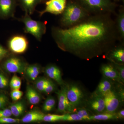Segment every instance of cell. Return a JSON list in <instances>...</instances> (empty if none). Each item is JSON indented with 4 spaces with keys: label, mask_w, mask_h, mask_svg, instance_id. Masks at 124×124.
Instances as JSON below:
<instances>
[{
    "label": "cell",
    "mask_w": 124,
    "mask_h": 124,
    "mask_svg": "<svg viewBox=\"0 0 124 124\" xmlns=\"http://www.w3.org/2000/svg\"><path fill=\"white\" fill-rule=\"evenodd\" d=\"M53 32L62 50L86 59L103 53L116 38L115 23L104 14L82 20L67 29L54 28Z\"/></svg>",
    "instance_id": "1"
},
{
    "label": "cell",
    "mask_w": 124,
    "mask_h": 124,
    "mask_svg": "<svg viewBox=\"0 0 124 124\" xmlns=\"http://www.w3.org/2000/svg\"><path fill=\"white\" fill-rule=\"evenodd\" d=\"M61 19V23L65 26H72L81 22L88 15V11L82 6L70 2L66 5Z\"/></svg>",
    "instance_id": "2"
},
{
    "label": "cell",
    "mask_w": 124,
    "mask_h": 124,
    "mask_svg": "<svg viewBox=\"0 0 124 124\" xmlns=\"http://www.w3.org/2000/svg\"><path fill=\"white\" fill-rule=\"evenodd\" d=\"M66 86L67 97L75 112L77 108L85 105L87 99L84 91L79 85L73 83Z\"/></svg>",
    "instance_id": "3"
},
{
    "label": "cell",
    "mask_w": 124,
    "mask_h": 124,
    "mask_svg": "<svg viewBox=\"0 0 124 124\" xmlns=\"http://www.w3.org/2000/svg\"><path fill=\"white\" fill-rule=\"evenodd\" d=\"M20 20L24 24L25 32L30 33L39 40L41 39L46 32V26L44 23L33 20L26 13Z\"/></svg>",
    "instance_id": "4"
},
{
    "label": "cell",
    "mask_w": 124,
    "mask_h": 124,
    "mask_svg": "<svg viewBox=\"0 0 124 124\" xmlns=\"http://www.w3.org/2000/svg\"><path fill=\"white\" fill-rule=\"evenodd\" d=\"M82 6L87 11L97 13L112 12L115 5L110 0H79Z\"/></svg>",
    "instance_id": "5"
},
{
    "label": "cell",
    "mask_w": 124,
    "mask_h": 124,
    "mask_svg": "<svg viewBox=\"0 0 124 124\" xmlns=\"http://www.w3.org/2000/svg\"><path fill=\"white\" fill-rule=\"evenodd\" d=\"M103 98L106 107L105 112L115 113L119 109L121 106L124 104L114 87L104 94Z\"/></svg>",
    "instance_id": "6"
},
{
    "label": "cell",
    "mask_w": 124,
    "mask_h": 124,
    "mask_svg": "<svg viewBox=\"0 0 124 124\" xmlns=\"http://www.w3.org/2000/svg\"><path fill=\"white\" fill-rule=\"evenodd\" d=\"M85 105L90 111L97 114L106 112L105 102L103 96L93 93Z\"/></svg>",
    "instance_id": "7"
},
{
    "label": "cell",
    "mask_w": 124,
    "mask_h": 124,
    "mask_svg": "<svg viewBox=\"0 0 124 124\" xmlns=\"http://www.w3.org/2000/svg\"><path fill=\"white\" fill-rule=\"evenodd\" d=\"M5 70L10 73H17L20 74L25 73L27 66L25 62L20 58L12 57L8 58L4 63Z\"/></svg>",
    "instance_id": "8"
},
{
    "label": "cell",
    "mask_w": 124,
    "mask_h": 124,
    "mask_svg": "<svg viewBox=\"0 0 124 124\" xmlns=\"http://www.w3.org/2000/svg\"><path fill=\"white\" fill-rule=\"evenodd\" d=\"M66 90V85L64 84L57 92L58 101V111L63 113H73L74 110L67 97Z\"/></svg>",
    "instance_id": "9"
},
{
    "label": "cell",
    "mask_w": 124,
    "mask_h": 124,
    "mask_svg": "<svg viewBox=\"0 0 124 124\" xmlns=\"http://www.w3.org/2000/svg\"><path fill=\"white\" fill-rule=\"evenodd\" d=\"M67 0H48L46 2L44 9L40 11V16L46 13H50L57 15L62 13L66 5Z\"/></svg>",
    "instance_id": "10"
},
{
    "label": "cell",
    "mask_w": 124,
    "mask_h": 124,
    "mask_svg": "<svg viewBox=\"0 0 124 124\" xmlns=\"http://www.w3.org/2000/svg\"><path fill=\"white\" fill-rule=\"evenodd\" d=\"M28 41L25 37L16 35L11 37L8 42L10 50L14 53L22 54L27 50Z\"/></svg>",
    "instance_id": "11"
},
{
    "label": "cell",
    "mask_w": 124,
    "mask_h": 124,
    "mask_svg": "<svg viewBox=\"0 0 124 124\" xmlns=\"http://www.w3.org/2000/svg\"><path fill=\"white\" fill-rule=\"evenodd\" d=\"M16 4V0H0V15L5 18L13 17Z\"/></svg>",
    "instance_id": "12"
},
{
    "label": "cell",
    "mask_w": 124,
    "mask_h": 124,
    "mask_svg": "<svg viewBox=\"0 0 124 124\" xmlns=\"http://www.w3.org/2000/svg\"><path fill=\"white\" fill-rule=\"evenodd\" d=\"M101 71L104 77L111 80L113 82L121 84L119 73L113 64L102 65L101 67Z\"/></svg>",
    "instance_id": "13"
},
{
    "label": "cell",
    "mask_w": 124,
    "mask_h": 124,
    "mask_svg": "<svg viewBox=\"0 0 124 124\" xmlns=\"http://www.w3.org/2000/svg\"><path fill=\"white\" fill-rule=\"evenodd\" d=\"M45 73L49 78L54 80L60 85H64L62 79V72L59 68L54 65H50L45 68Z\"/></svg>",
    "instance_id": "14"
},
{
    "label": "cell",
    "mask_w": 124,
    "mask_h": 124,
    "mask_svg": "<svg viewBox=\"0 0 124 124\" xmlns=\"http://www.w3.org/2000/svg\"><path fill=\"white\" fill-rule=\"evenodd\" d=\"M115 84L113 81L103 77L95 91L93 93L103 96L106 93L112 90Z\"/></svg>",
    "instance_id": "15"
},
{
    "label": "cell",
    "mask_w": 124,
    "mask_h": 124,
    "mask_svg": "<svg viewBox=\"0 0 124 124\" xmlns=\"http://www.w3.org/2000/svg\"><path fill=\"white\" fill-rule=\"evenodd\" d=\"M45 114L38 110L34 109L30 111L21 119L23 123H29L41 121Z\"/></svg>",
    "instance_id": "16"
},
{
    "label": "cell",
    "mask_w": 124,
    "mask_h": 124,
    "mask_svg": "<svg viewBox=\"0 0 124 124\" xmlns=\"http://www.w3.org/2000/svg\"><path fill=\"white\" fill-rule=\"evenodd\" d=\"M108 59L113 63L124 64V49L122 47H118L112 50L108 54Z\"/></svg>",
    "instance_id": "17"
},
{
    "label": "cell",
    "mask_w": 124,
    "mask_h": 124,
    "mask_svg": "<svg viewBox=\"0 0 124 124\" xmlns=\"http://www.w3.org/2000/svg\"><path fill=\"white\" fill-rule=\"evenodd\" d=\"M20 7L25 13L29 15L35 11L36 6L40 3V0H18Z\"/></svg>",
    "instance_id": "18"
},
{
    "label": "cell",
    "mask_w": 124,
    "mask_h": 124,
    "mask_svg": "<svg viewBox=\"0 0 124 124\" xmlns=\"http://www.w3.org/2000/svg\"><path fill=\"white\" fill-rule=\"evenodd\" d=\"M26 97L29 103L32 105H36L40 101L39 94L35 89L30 85L27 86Z\"/></svg>",
    "instance_id": "19"
},
{
    "label": "cell",
    "mask_w": 124,
    "mask_h": 124,
    "mask_svg": "<svg viewBox=\"0 0 124 124\" xmlns=\"http://www.w3.org/2000/svg\"><path fill=\"white\" fill-rule=\"evenodd\" d=\"M12 115L16 117L23 115L25 110V105L23 101H20L11 104L9 106Z\"/></svg>",
    "instance_id": "20"
},
{
    "label": "cell",
    "mask_w": 124,
    "mask_h": 124,
    "mask_svg": "<svg viewBox=\"0 0 124 124\" xmlns=\"http://www.w3.org/2000/svg\"><path fill=\"white\" fill-rule=\"evenodd\" d=\"M111 120H118L116 113L104 112L91 115L90 116V121H108Z\"/></svg>",
    "instance_id": "21"
},
{
    "label": "cell",
    "mask_w": 124,
    "mask_h": 124,
    "mask_svg": "<svg viewBox=\"0 0 124 124\" xmlns=\"http://www.w3.org/2000/svg\"><path fill=\"white\" fill-rule=\"evenodd\" d=\"M40 72V68L37 64H31L27 66L25 73L28 77L32 81L36 79Z\"/></svg>",
    "instance_id": "22"
},
{
    "label": "cell",
    "mask_w": 124,
    "mask_h": 124,
    "mask_svg": "<svg viewBox=\"0 0 124 124\" xmlns=\"http://www.w3.org/2000/svg\"><path fill=\"white\" fill-rule=\"evenodd\" d=\"M56 101L54 98L49 96L45 101L42 106V110L45 113L50 112L53 110L55 107Z\"/></svg>",
    "instance_id": "23"
},
{
    "label": "cell",
    "mask_w": 124,
    "mask_h": 124,
    "mask_svg": "<svg viewBox=\"0 0 124 124\" xmlns=\"http://www.w3.org/2000/svg\"><path fill=\"white\" fill-rule=\"evenodd\" d=\"M76 113H77L83 121L90 120V116L91 115L90 113V111L88 108L84 107H81L77 108L75 111Z\"/></svg>",
    "instance_id": "24"
},
{
    "label": "cell",
    "mask_w": 124,
    "mask_h": 124,
    "mask_svg": "<svg viewBox=\"0 0 124 124\" xmlns=\"http://www.w3.org/2000/svg\"><path fill=\"white\" fill-rule=\"evenodd\" d=\"M117 27L120 35L122 38L124 37V13L121 11L117 19Z\"/></svg>",
    "instance_id": "25"
},
{
    "label": "cell",
    "mask_w": 124,
    "mask_h": 124,
    "mask_svg": "<svg viewBox=\"0 0 124 124\" xmlns=\"http://www.w3.org/2000/svg\"><path fill=\"white\" fill-rule=\"evenodd\" d=\"M35 87L36 89L40 92H44L45 88L47 84L48 79L44 77H41L35 80Z\"/></svg>",
    "instance_id": "26"
},
{
    "label": "cell",
    "mask_w": 124,
    "mask_h": 124,
    "mask_svg": "<svg viewBox=\"0 0 124 124\" xmlns=\"http://www.w3.org/2000/svg\"><path fill=\"white\" fill-rule=\"evenodd\" d=\"M63 115H54V114H48L45 115L43 117V121L46 122H54L62 121Z\"/></svg>",
    "instance_id": "27"
},
{
    "label": "cell",
    "mask_w": 124,
    "mask_h": 124,
    "mask_svg": "<svg viewBox=\"0 0 124 124\" xmlns=\"http://www.w3.org/2000/svg\"><path fill=\"white\" fill-rule=\"evenodd\" d=\"M22 85V81L20 78L16 75H14L11 78L9 85L12 90H19Z\"/></svg>",
    "instance_id": "28"
},
{
    "label": "cell",
    "mask_w": 124,
    "mask_h": 124,
    "mask_svg": "<svg viewBox=\"0 0 124 124\" xmlns=\"http://www.w3.org/2000/svg\"><path fill=\"white\" fill-rule=\"evenodd\" d=\"M62 121H82V120L77 113H66L63 115Z\"/></svg>",
    "instance_id": "29"
},
{
    "label": "cell",
    "mask_w": 124,
    "mask_h": 124,
    "mask_svg": "<svg viewBox=\"0 0 124 124\" xmlns=\"http://www.w3.org/2000/svg\"><path fill=\"white\" fill-rule=\"evenodd\" d=\"M56 86L54 83L51 80L48 79L47 84L43 93L45 94L49 95L54 92L56 90Z\"/></svg>",
    "instance_id": "30"
},
{
    "label": "cell",
    "mask_w": 124,
    "mask_h": 124,
    "mask_svg": "<svg viewBox=\"0 0 124 124\" xmlns=\"http://www.w3.org/2000/svg\"><path fill=\"white\" fill-rule=\"evenodd\" d=\"M114 66L116 69L119 76L121 83L122 85L124 83V64H119L113 63Z\"/></svg>",
    "instance_id": "31"
},
{
    "label": "cell",
    "mask_w": 124,
    "mask_h": 124,
    "mask_svg": "<svg viewBox=\"0 0 124 124\" xmlns=\"http://www.w3.org/2000/svg\"><path fill=\"white\" fill-rule=\"evenodd\" d=\"M23 93L19 90H12L10 93V96L12 100L14 101H18L22 97Z\"/></svg>",
    "instance_id": "32"
},
{
    "label": "cell",
    "mask_w": 124,
    "mask_h": 124,
    "mask_svg": "<svg viewBox=\"0 0 124 124\" xmlns=\"http://www.w3.org/2000/svg\"><path fill=\"white\" fill-rule=\"evenodd\" d=\"M8 80L2 73H0V89L6 88L8 86Z\"/></svg>",
    "instance_id": "33"
},
{
    "label": "cell",
    "mask_w": 124,
    "mask_h": 124,
    "mask_svg": "<svg viewBox=\"0 0 124 124\" xmlns=\"http://www.w3.org/2000/svg\"><path fill=\"white\" fill-rule=\"evenodd\" d=\"M20 120L18 119H14L10 117L0 118V124H10L19 123Z\"/></svg>",
    "instance_id": "34"
},
{
    "label": "cell",
    "mask_w": 124,
    "mask_h": 124,
    "mask_svg": "<svg viewBox=\"0 0 124 124\" xmlns=\"http://www.w3.org/2000/svg\"><path fill=\"white\" fill-rule=\"evenodd\" d=\"M8 99L4 94L0 93V109L5 108L8 103Z\"/></svg>",
    "instance_id": "35"
},
{
    "label": "cell",
    "mask_w": 124,
    "mask_h": 124,
    "mask_svg": "<svg viewBox=\"0 0 124 124\" xmlns=\"http://www.w3.org/2000/svg\"><path fill=\"white\" fill-rule=\"evenodd\" d=\"M12 115L9 108H4L0 109V118L10 117Z\"/></svg>",
    "instance_id": "36"
},
{
    "label": "cell",
    "mask_w": 124,
    "mask_h": 124,
    "mask_svg": "<svg viewBox=\"0 0 124 124\" xmlns=\"http://www.w3.org/2000/svg\"><path fill=\"white\" fill-rule=\"evenodd\" d=\"M8 54V52L7 50L0 45V61L5 57Z\"/></svg>",
    "instance_id": "37"
},
{
    "label": "cell",
    "mask_w": 124,
    "mask_h": 124,
    "mask_svg": "<svg viewBox=\"0 0 124 124\" xmlns=\"http://www.w3.org/2000/svg\"><path fill=\"white\" fill-rule=\"evenodd\" d=\"M117 116V119H123L124 118V109H121L117 111L116 112Z\"/></svg>",
    "instance_id": "38"
},
{
    "label": "cell",
    "mask_w": 124,
    "mask_h": 124,
    "mask_svg": "<svg viewBox=\"0 0 124 124\" xmlns=\"http://www.w3.org/2000/svg\"><path fill=\"white\" fill-rule=\"evenodd\" d=\"M47 0H40V2H45V1H46Z\"/></svg>",
    "instance_id": "39"
}]
</instances>
